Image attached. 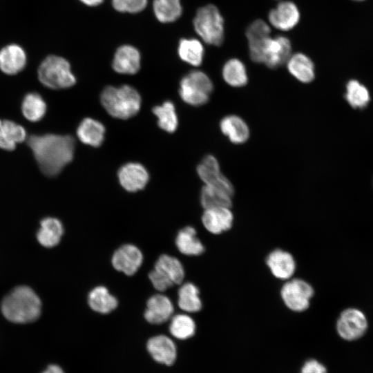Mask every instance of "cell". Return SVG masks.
Wrapping results in <instances>:
<instances>
[{
    "label": "cell",
    "instance_id": "obj_7",
    "mask_svg": "<svg viewBox=\"0 0 373 373\" xmlns=\"http://www.w3.org/2000/svg\"><path fill=\"white\" fill-rule=\"evenodd\" d=\"M213 90L210 77L200 70H192L184 75L180 82L179 94L186 104L200 106L205 104Z\"/></svg>",
    "mask_w": 373,
    "mask_h": 373
},
{
    "label": "cell",
    "instance_id": "obj_4",
    "mask_svg": "<svg viewBox=\"0 0 373 373\" xmlns=\"http://www.w3.org/2000/svg\"><path fill=\"white\" fill-rule=\"evenodd\" d=\"M249 56L254 62L276 68L285 64L291 55V44L284 36H271L249 44Z\"/></svg>",
    "mask_w": 373,
    "mask_h": 373
},
{
    "label": "cell",
    "instance_id": "obj_39",
    "mask_svg": "<svg viewBox=\"0 0 373 373\" xmlns=\"http://www.w3.org/2000/svg\"><path fill=\"white\" fill-rule=\"evenodd\" d=\"M149 278L153 287L159 291H164L174 285L155 269L151 271Z\"/></svg>",
    "mask_w": 373,
    "mask_h": 373
},
{
    "label": "cell",
    "instance_id": "obj_29",
    "mask_svg": "<svg viewBox=\"0 0 373 373\" xmlns=\"http://www.w3.org/2000/svg\"><path fill=\"white\" fill-rule=\"evenodd\" d=\"M63 232V227L59 220L47 218L41 222V228L37 238L39 242L44 247H52L59 242Z\"/></svg>",
    "mask_w": 373,
    "mask_h": 373
},
{
    "label": "cell",
    "instance_id": "obj_12",
    "mask_svg": "<svg viewBox=\"0 0 373 373\" xmlns=\"http://www.w3.org/2000/svg\"><path fill=\"white\" fill-rule=\"evenodd\" d=\"M118 179L122 186L129 192L143 189L149 180V175L144 166L130 162L123 165L118 171Z\"/></svg>",
    "mask_w": 373,
    "mask_h": 373
},
{
    "label": "cell",
    "instance_id": "obj_21",
    "mask_svg": "<svg viewBox=\"0 0 373 373\" xmlns=\"http://www.w3.org/2000/svg\"><path fill=\"white\" fill-rule=\"evenodd\" d=\"M105 131V127L100 122L87 117L79 124L77 135L82 143L97 147L104 140Z\"/></svg>",
    "mask_w": 373,
    "mask_h": 373
},
{
    "label": "cell",
    "instance_id": "obj_18",
    "mask_svg": "<svg viewBox=\"0 0 373 373\" xmlns=\"http://www.w3.org/2000/svg\"><path fill=\"white\" fill-rule=\"evenodd\" d=\"M24 50L17 44H10L0 50V69L8 75L21 72L26 65Z\"/></svg>",
    "mask_w": 373,
    "mask_h": 373
},
{
    "label": "cell",
    "instance_id": "obj_32",
    "mask_svg": "<svg viewBox=\"0 0 373 373\" xmlns=\"http://www.w3.org/2000/svg\"><path fill=\"white\" fill-rule=\"evenodd\" d=\"M153 10L160 22L171 23L181 16L182 7L180 0H154Z\"/></svg>",
    "mask_w": 373,
    "mask_h": 373
},
{
    "label": "cell",
    "instance_id": "obj_19",
    "mask_svg": "<svg viewBox=\"0 0 373 373\" xmlns=\"http://www.w3.org/2000/svg\"><path fill=\"white\" fill-rule=\"evenodd\" d=\"M289 73L298 81L307 84L315 77V66L312 60L301 52L291 54L287 62Z\"/></svg>",
    "mask_w": 373,
    "mask_h": 373
},
{
    "label": "cell",
    "instance_id": "obj_15",
    "mask_svg": "<svg viewBox=\"0 0 373 373\" xmlns=\"http://www.w3.org/2000/svg\"><path fill=\"white\" fill-rule=\"evenodd\" d=\"M266 264L274 277L285 280L291 278L296 266L293 256L280 249H274L268 254Z\"/></svg>",
    "mask_w": 373,
    "mask_h": 373
},
{
    "label": "cell",
    "instance_id": "obj_25",
    "mask_svg": "<svg viewBox=\"0 0 373 373\" xmlns=\"http://www.w3.org/2000/svg\"><path fill=\"white\" fill-rule=\"evenodd\" d=\"M154 269L173 285H180L184 278V269L180 261L167 254L161 255L155 263Z\"/></svg>",
    "mask_w": 373,
    "mask_h": 373
},
{
    "label": "cell",
    "instance_id": "obj_14",
    "mask_svg": "<svg viewBox=\"0 0 373 373\" xmlns=\"http://www.w3.org/2000/svg\"><path fill=\"white\" fill-rule=\"evenodd\" d=\"M233 222V215L229 207L207 209L202 215V223L211 233L217 235L229 230Z\"/></svg>",
    "mask_w": 373,
    "mask_h": 373
},
{
    "label": "cell",
    "instance_id": "obj_5",
    "mask_svg": "<svg viewBox=\"0 0 373 373\" xmlns=\"http://www.w3.org/2000/svg\"><path fill=\"white\" fill-rule=\"evenodd\" d=\"M193 27L202 40L216 46H220L224 38V19L213 4L200 8L193 19Z\"/></svg>",
    "mask_w": 373,
    "mask_h": 373
},
{
    "label": "cell",
    "instance_id": "obj_34",
    "mask_svg": "<svg viewBox=\"0 0 373 373\" xmlns=\"http://www.w3.org/2000/svg\"><path fill=\"white\" fill-rule=\"evenodd\" d=\"M152 111L157 118V124L160 128L168 133L175 131L178 119L175 106L171 102L166 101L161 105L155 106Z\"/></svg>",
    "mask_w": 373,
    "mask_h": 373
},
{
    "label": "cell",
    "instance_id": "obj_20",
    "mask_svg": "<svg viewBox=\"0 0 373 373\" xmlns=\"http://www.w3.org/2000/svg\"><path fill=\"white\" fill-rule=\"evenodd\" d=\"M221 132L229 141L236 144L246 142L249 137V128L242 118L229 115L224 117L220 122Z\"/></svg>",
    "mask_w": 373,
    "mask_h": 373
},
{
    "label": "cell",
    "instance_id": "obj_27",
    "mask_svg": "<svg viewBox=\"0 0 373 373\" xmlns=\"http://www.w3.org/2000/svg\"><path fill=\"white\" fill-rule=\"evenodd\" d=\"M180 58L184 62L199 66L203 61L204 48L202 42L194 38H182L178 48Z\"/></svg>",
    "mask_w": 373,
    "mask_h": 373
},
{
    "label": "cell",
    "instance_id": "obj_41",
    "mask_svg": "<svg viewBox=\"0 0 373 373\" xmlns=\"http://www.w3.org/2000/svg\"><path fill=\"white\" fill-rule=\"evenodd\" d=\"M43 373H64V372L57 365H50Z\"/></svg>",
    "mask_w": 373,
    "mask_h": 373
},
{
    "label": "cell",
    "instance_id": "obj_40",
    "mask_svg": "<svg viewBox=\"0 0 373 373\" xmlns=\"http://www.w3.org/2000/svg\"><path fill=\"white\" fill-rule=\"evenodd\" d=\"M325 367L315 359L307 361L303 365L300 373H326Z\"/></svg>",
    "mask_w": 373,
    "mask_h": 373
},
{
    "label": "cell",
    "instance_id": "obj_38",
    "mask_svg": "<svg viewBox=\"0 0 373 373\" xmlns=\"http://www.w3.org/2000/svg\"><path fill=\"white\" fill-rule=\"evenodd\" d=\"M111 3L116 11L135 14L146 7L148 0H111Z\"/></svg>",
    "mask_w": 373,
    "mask_h": 373
},
{
    "label": "cell",
    "instance_id": "obj_28",
    "mask_svg": "<svg viewBox=\"0 0 373 373\" xmlns=\"http://www.w3.org/2000/svg\"><path fill=\"white\" fill-rule=\"evenodd\" d=\"M222 76L224 81L235 88L242 87L248 82V75L245 64L238 59H229L223 65Z\"/></svg>",
    "mask_w": 373,
    "mask_h": 373
},
{
    "label": "cell",
    "instance_id": "obj_13",
    "mask_svg": "<svg viewBox=\"0 0 373 373\" xmlns=\"http://www.w3.org/2000/svg\"><path fill=\"white\" fill-rule=\"evenodd\" d=\"M140 62L141 56L139 50L131 45L125 44L116 50L112 67L116 73L133 75L139 71Z\"/></svg>",
    "mask_w": 373,
    "mask_h": 373
},
{
    "label": "cell",
    "instance_id": "obj_30",
    "mask_svg": "<svg viewBox=\"0 0 373 373\" xmlns=\"http://www.w3.org/2000/svg\"><path fill=\"white\" fill-rule=\"evenodd\" d=\"M178 304L182 310L189 313H195L202 309V303L200 297V291L193 283L183 284L178 290Z\"/></svg>",
    "mask_w": 373,
    "mask_h": 373
},
{
    "label": "cell",
    "instance_id": "obj_22",
    "mask_svg": "<svg viewBox=\"0 0 373 373\" xmlns=\"http://www.w3.org/2000/svg\"><path fill=\"white\" fill-rule=\"evenodd\" d=\"M233 195L220 186L204 184L200 191V203L204 209L218 207L231 208Z\"/></svg>",
    "mask_w": 373,
    "mask_h": 373
},
{
    "label": "cell",
    "instance_id": "obj_1",
    "mask_svg": "<svg viewBox=\"0 0 373 373\" xmlns=\"http://www.w3.org/2000/svg\"><path fill=\"white\" fill-rule=\"evenodd\" d=\"M28 145L40 170L48 177L57 175L73 159L75 142L68 135H32Z\"/></svg>",
    "mask_w": 373,
    "mask_h": 373
},
{
    "label": "cell",
    "instance_id": "obj_9",
    "mask_svg": "<svg viewBox=\"0 0 373 373\" xmlns=\"http://www.w3.org/2000/svg\"><path fill=\"white\" fill-rule=\"evenodd\" d=\"M367 328L365 314L359 309L348 308L343 310L336 322L338 335L346 341H353L361 337Z\"/></svg>",
    "mask_w": 373,
    "mask_h": 373
},
{
    "label": "cell",
    "instance_id": "obj_35",
    "mask_svg": "<svg viewBox=\"0 0 373 373\" xmlns=\"http://www.w3.org/2000/svg\"><path fill=\"white\" fill-rule=\"evenodd\" d=\"M345 98L354 108H364L370 101V95L367 88L356 79L350 80L346 84Z\"/></svg>",
    "mask_w": 373,
    "mask_h": 373
},
{
    "label": "cell",
    "instance_id": "obj_11",
    "mask_svg": "<svg viewBox=\"0 0 373 373\" xmlns=\"http://www.w3.org/2000/svg\"><path fill=\"white\" fill-rule=\"evenodd\" d=\"M300 16V11L294 2L283 1L269 11L268 19L275 28L287 31L298 24Z\"/></svg>",
    "mask_w": 373,
    "mask_h": 373
},
{
    "label": "cell",
    "instance_id": "obj_8",
    "mask_svg": "<svg viewBox=\"0 0 373 373\" xmlns=\"http://www.w3.org/2000/svg\"><path fill=\"white\" fill-rule=\"evenodd\" d=\"M314 290L307 281L300 278H290L281 287L280 296L285 306L290 310L301 312L310 305Z\"/></svg>",
    "mask_w": 373,
    "mask_h": 373
},
{
    "label": "cell",
    "instance_id": "obj_37",
    "mask_svg": "<svg viewBox=\"0 0 373 373\" xmlns=\"http://www.w3.org/2000/svg\"><path fill=\"white\" fill-rule=\"evenodd\" d=\"M270 34V26L262 19L253 21L245 32L249 44L264 39L271 36Z\"/></svg>",
    "mask_w": 373,
    "mask_h": 373
},
{
    "label": "cell",
    "instance_id": "obj_6",
    "mask_svg": "<svg viewBox=\"0 0 373 373\" xmlns=\"http://www.w3.org/2000/svg\"><path fill=\"white\" fill-rule=\"evenodd\" d=\"M38 78L44 86L51 89L68 88L76 83L69 62L57 55L48 56L41 63Z\"/></svg>",
    "mask_w": 373,
    "mask_h": 373
},
{
    "label": "cell",
    "instance_id": "obj_26",
    "mask_svg": "<svg viewBox=\"0 0 373 373\" xmlns=\"http://www.w3.org/2000/svg\"><path fill=\"white\" fill-rule=\"evenodd\" d=\"M88 302L90 307L99 314H108L117 306V298L104 286L93 288L88 294Z\"/></svg>",
    "mask_w": 373,
    "mask_h": 373
},
{
    "label": "cell",
    "instance_id": "obj_31",
    "mask_svg": "<svg viewBox=\"0 0 373 373\" xmlns=\"http://www.w3.org/2000/svg\"><path fill=\"white\" fill-rule=\"evenodd\" d=\"M21 111L29 121L35 122L41 120L46 112V104L37 93H27L23 99Z\"/></svg>",
    "mask_w": 373,
    "mask_h": 373
},
{
    "label": "cell",
    "instance_id": "obj_16",
    "mask_svg": "<svg viewBox=\"0 0 373 373\" xmlns=\"http://www.w3.org/2000/svg\"><path fill=\"white\" fill-rule=\"evenodd\" d=\"M173 311L171 300L165 295L157 294L147 300L144 318L151 324H162L171 318Z\"/></svg>",
    "mask_w": 373,
    "mask_h": 373
},
{
    "label": "cell",
    "instance_id": "obj_33",
    "mask_svg": "<svg viewBox=\"0 0 373 373\" xmlns=\"http://www.w3.org/2000/svg\"><path fill=\"white\" fill-rule=\"evenodd\" d=\"M197 173L204 184H216L225 176L221 173L218 160L212 155H207L201 160Z\"/></svg>",
    "mask_w": 373,
    "mask_h": 373
},
{
    "label": "cell",
    "instance_id": "obj_23",
    "mask_svg": "<svg viewBox=\"0 0 373 373\" xmlns=\"http://www.w3.org/2000/svg\"><path fill=\"white\" fill-rule=\"evenodd\" d=\"M26 139L25 128L10 120L0 119V148L6 151H12L17 144Z\"/></svg>",
    "mask_w": 373,
    "mask_h": 373
},
{
    "label": "cell",
    "instance_id": "obj_43",
    "mask_svg": "<svg viewBox=\"0 0 373 373\" xmlns=\"http://www.w3.org/2000/svg\"><path fill=\"white\" fill-rule=\"evenodd\" d=\"M354 1H363V0H354Z\"/></svg>",
    "mask_w": 373,
    "mask_h": 373
},
{
    "label": "cell",
    "instance_id": "obj_3",
    "mask_svg": "<svg viewBox=\"0 0 373 373\" xmlns=\"http://www.w3.org/2000/svg\"><path fill=\"white\" fill-rule=\"evenodd\" d=\"M100 101L110 115L122 119L135 115L142 102L139 93L129 85L106 87L101 93Z\"/></svg>",
    "mask_w": 373,
    "mask_h": 373
},
{
    "label": "cell",
    "instance_id": "obj_42",
    "mask_svg": "<svg viewBox=\"0 0 373 373\" xmlns=\"http://www.w3.org/2000/svg\"><path fill=\"white\" fill-rule=\"evenodd\" d=\"M84 4L88 6H97L100 5L104 0H79Z\"/></svg>",
    "mask_w": 373,
    "mask_h": 373
},
{
    "label": "cell",
    "instance_id": "obj_24",
    "mask_svg": "<svg viewBox=\"0 0 373 373\" xmlns=\"http://www.w3.org/2000/svg\"><path fill=\"white\" fill-rule=\"evenodd\" d=\"M175 245L179 251L186 256H199L204 251V247L198 238L196 230L191 226L178 231Z\"/></svg>",
    "mask_w": 373,
    "mask_h": 373
},
{
    "label": "cell",
    "instance_id": "obj_17",
    "mask_svg": "<svg viewBox=\"0 0 373 373\" xmlns=\"http://www.w3.org/2000/svg\"><path fill=\"white\" fill-rule=\"evenodd\" d=\"M146 348L152 358L157 362L171 365L176 359L177 350L173 341L165 335L151 338Z\"/></svg>",
    "mask_w": 373,
    "mask_h": 373
},
{
    "label": "cell",
    "instance_id": "obj_36",
    "mask_svg": "<svg viewBox=\"0 0 373 373\" xmlns=\"http://www.w3.org/2000/svg\"><path fill=\"white\" fill-rule=\"evenodd\" d=\"M195 328V321L190 316L180 314L172 317L169 332L175 338L185 340L194 335Z\"/></svg>",
    "mask_w": 373,
    "mask_h": 373
},
{
    "label": "cell",
    "instance_id": "obj_2",
    "mask_svg": "<svg viewBox=\"0 0 373 373\" xmlns=\"http://www.w3.org/2000/svg\"><path fill=\"white\" fill-rule=\"evenodd\" d=\"M41 301L32 289L26 286L15 288L3 300L1 311L10 321L26 323L37 320L41 313Z\"/></svg>",
    "mask_w": 373,
    "mask_h": 373
},
{
    "label": "cell",
    "instance_id": "obj_10",
    "mask_svg": "<svg viewBox=\"0 0 373 373\" xmlns=\"http://www.w3.org/2000/svg\"><path fill=\"white\" fill-rule=\"evenodd\" d=\"M142 262V251L131 244H126L119 247L111 258V263L115 269L127 276H132L136 273Z\"/></svg>",
    "mask_w": 373,
    "mask_h": 373
}]
</instances>
